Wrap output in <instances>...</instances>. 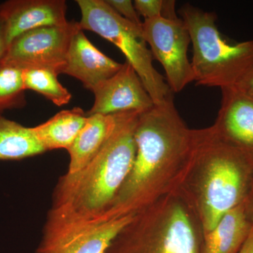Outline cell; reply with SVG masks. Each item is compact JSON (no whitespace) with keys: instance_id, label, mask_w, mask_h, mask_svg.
Wrapping results in <instances>:
<instances>
[{"instance_id":"5b68a950","label":"cell","mask_w":253,"mask_h":253,"mask_svg":"<svg viewBox=\"0 0 253 253\" xmlns=\"http://www.w3.org/2000/svg\"><path fill=\"white\" fill-rule=\"evenodd\" d=\"M193 46L191 61L199 85L232 86L253 62V41L229 42L218 30L217 16L190 4L179 10Z\"/></svg>"},{"instance_id":"5bb4252c","label":"cell","mask_w":253,"mask_h":253,"mask_svg":"<svg viewBox=\"0 0 253 253\" xmlns=\"http://www.w3.org/2000/svg\"><path fill=\"white\" fill-rule=\"evenodd\" d=\"M83 129L68 150L70 163L67 173L79 172L99 153L114 130L116 114L87 116Z\"/></svg>"},{"instance_id":"3957f363","label":"cell","mask_w":253,"mask_h":253,"mask_svg":"<svg viewBox=\"0 0 253 253\" xmlns=\"http://www.w3.org/2000/svg\"><path fill=\"white\" fill-rule=\"evenodd\" d=\"M140 113L116 114L109 139L79 172L60 178L49 213L72 219L101 217L109 209L130 172L136 154L134 139Z\"/></svg>"},{"instance_id":"30bf717a","label":"cell","mask_w":253,"mask_h":253,"mask_svg":"<svg viewBox=\"0 0 253 253\" xmlns=\"http://www.w3.org/2000/svg\"><path fill=\"white\" fill-rule=\"evenodd\" d=\"M94 102L86 115H113L126 111L143 113L154 102L135 70L127 61L116 74L92 91Z\"/></svg>"},{"instance_id":"cb8c5ba5","label":"cell","mask_w":253,"mask_h":253,"mask_svg":"<svg viewBox=\"0 0 253 253\" xmlns=\"http://www.w3.org/2000/svg\"><path fill=\"white\" fill-rule=\"evenodd\" d=\"M245 212L253 228V181L247 198L244 203Z\"/></svg>"},{"instance_id":"6da1fadb","label":"cell","mask_w":253,"mask_h":253,"mask_svg":"<svg viewBox=\"0 0 253 253\" xmlns=\"http://www.w3.org/2000/svg\"><path fill=\"white\" fill-rule=\"evenodd\" d=\"M194 131L183 121L173 98L140 113L132 167L101 217L134 215L176 191L192 156Z\"/></svg>"},{"instance_id":"44dd1931","label":"cell","mask_w":253,"mask_h":253,"mask_svg":"<svg viewBox=\"0 0 253 253\" xmlns=\"http://www.w3.org/2000/svg\"><path fill=\"white\" fill-rule=\"evenodd\" d=\"M134 7L144 20L163 18L165 0H135Z\"/></svg>"},{"instance_id":"7a4b0ae2","label":"cell","mask_w":253,"mask_h":253,"mask_svg":"<svg viewBox=\"0 0 253 253\" xmlns=\"http://www.w3.org/2000/svg\"><path fill=\"white\" fill-rule=\"evenodd\" d=\"M253 181L247 158L220 140L211 126L195 129L192 156L176 190L197 214L204 234L244 204Z\"/></svg>"},{"instance_id":"9c48e42d","label":"cell","mask_w":253,"mask_h":253,"mask_svg":"<svg viewBox=\"0 0 253 253\" xmlns=\"http://www.w3.org/2000/svg\"><path fill=\"white\" fill-rule=\"evenodd\" d=\"M79 22L31 30L11 42L3 62L21 69L47 68L61 74L71 38Z\"/></svg>"},{"instance_id":"ac0fdd59","label":"cell","mask_w":253,"mask_h":253,"mask_svg":"<svg viewBox=\"0 0 253 253\" xmlns=\"http://www.w3.org/2000/svg\"><path fill=\"white\" fill-rule=\"evenodd\" d=\"M57 71L51 68H33L23 70L25 90L42 95L57 106L68 104L72 95L58 80Z\"/></svg>"},{"instance_id":"8992f818","label":"cell","mask_w":253,"mask_h":253,"mask_svg":"<svg viewBox=\"0 0 253 253\" xmlns=\"http://www.w3.org/2000/svg\"><path fill=\"white\" fill-rule=\"evenodd\" d=\"M76 2L81 11L82 29L94 32L122 51L155 104L173 98L167 82L153 64L154 57L146 45L142 27L121 17L106 0H77Z\"/></svg>"},{"instance_id":"52a82bcc","label":"cell","mask_w":253,"mask_h":253,"mask_svg":"<svg viewBox=\"0 0 253 253\" xmlns=\"http://www.w3.org/2000/svg\"><path fill=\"white\" fill-rule=\"evenodd\" d=\"M134 215L72 219L49 212L36 253H105Z\"/></svg>"},{"instance_id":"2e32d148","label":"cell","mask_w":253,"mask_h":253,"mask_svg":"<svg viewBox=\"0 0 253 253\" xmlns=\"http://www.w3.org/2000/svg\"><path fill=\"white\" fill-rule=\"evenodd\" d=\"M87 115L81 108L60 111L47 121L32 127L46 151L70 149L84 126Z\"/></svg>"},{"instance_id":"7c38bea8","label":"cell","mask_w":253,"mask_h":253,"mask_svg":"<svg viewBox=\"0 0 253 253\" xmlns=\"http://www.w3.org/2000/svg\"><path fill=\"white\" fill-rule=\"evenodd\" d=\"M67 4L64 0H9L0 4L9 45L20 35L36 28L63 26Z\"/></svg>"},{"instance_id":"8fae6325","label":"cell","mask_w":253,"mask_h":253,"mask_svg":"<svg viewBox=\"0 0 253 253\" xmlns=\"http://www.w3.org/2000/svg\"><path fill=\"white\" fill-rule=\"evenodd\" d=\"M221 90L220 109L211 127L220 140L253 165V98L233 86Z\"/></svg>"},{"instance_id":"9a60e30c","label":"cell","mask_w":253,"mask_h":253,"mask_svg":"<svg viewBox=\"0 0 253 253\" xmlns=\"http://www.w3.org/2000/svg\"><path fill=\"white\" fill-rule=\"evenodd\" d=\"M253 229L244 204L240 205L204 234V253H239Z\"/></svg>"},{"instance_id":"d4e9b609","label":"cell","mask_w":253,"mask_h":253,"mask_svg":"<svg viewBox=\"0 0 253 253\" xmlns=\"http://www.w3.org/2000/svg\"><path fill=\"white\" fill-rule=\"evenodd\" d=\"M239 253H253V229Z\"/></svg>"},{"instance_id":"e0dca14e","label":"cell","mask_w":253,"mask_h":253,"mask_svg":"<svg viewBox=\"0 0 253 253\" xmlns=\"http://www.w3.org/2000/svg\"><path fill=\"white\" fill-rule=\"evenodd\" d=\"M44 152L32 127L0 115V161H20Z\"/></svg>"},{"instance_id":"603a6c76","label":"cell","mask_w":253,"mask_h":253,"mask_svg":"<svg viewBox=\"0 0 253 253\" xmlns=\"http://www.w3.org/2000/svg\"><path fill=\"white\" fill-rule=\"evenodd\" d=\"M9 47V42L6 36V26L4 20L0 16V64L4 61L6 51Z\"/></svg>"},{"instance_id":"277c9868","label":"cell","mask_w":253,"mask_h":253,"mask_svg":"<svg viewBox=\"0 0 253 253\" xmlns=\"http://www.w3.org/2000/svg\"><path fill=\"white\" fill-rule=\"evenodd\" d=\"M204 229L179 191L141 210L105 253H204Z\"/></svg>"},{"instance_id":"ffe728a7","label":"cell","mask_w":253,"mask_h":253,"mask_svg":"<svg viewBox=\"0 0 253 253\" xmlns=\"http://www.w3.org/2000/svg\"><path fill=\"white\" fill-rule=\"evenodd\" d=\"M106 3L121 17L139 27H142L139 15L130 0H106Z\"/></svg>"},{"instance_id":"7402d4cb","label":"cell","mask_w":253,"mask_h":253,"mask_svg":"<svg viewBox=\"0 0 253 253\" xmlns=\"http://www.w3.org/2000/svg\"><path fill=\"white\" fill-rule=\"evenodd\" d=\"M232 86L253 98V62Z\"/></svg>"},{"instance_id":"ba28073f","label":"cell","mask_w":253,"mask_h":253,"mask_svg":"<svg viewBox=\"0 0 253 253\" xmlns=\"http://www.w3.org/2000/svg\"><path fill=\"white\" fill-rule=\"evenodd\" d=\"M143 35L153 57L162 65L172 93H179L195 81L191 61L188 57L191 38L181 18L144 20Z\"/></svg>"},{"instance_id":"4fadbf2b","label":"cell","mask_w":253,"mask_h":253,"mask_svg":"<svg viewBox=\"0 0 253 253\" xmlns=\"http://www.w3.org/2000/svg\"><path fill=\"white\" fill-rule=\"evenodd\" d=\"M122 66L123 63L116 62L98 49L79 24L71 38L61 73L79 80L86 89L92 91L116 74Z\"/></svg>"},{"instance_id":"d6986e66","label":"cell","mask_w":253,"mask_h":253,"mask_svg":"<svg viewBox=\"0 0 253 253\" xmlns=\"http://www.w3.org/2000/svg\"><path fill=\"white\" fill-rule=\"evenodd\" d=\"M23 70L2 62L0 64V115L5 111L21 109L27 104Z\"/></svg>"}]
</instances>
